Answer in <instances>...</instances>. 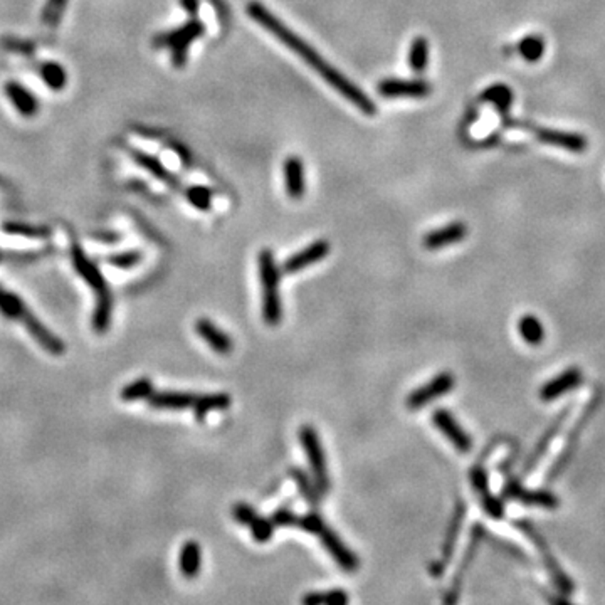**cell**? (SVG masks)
Segmentation results:
<instances>
[{"label":"cell","mask_w":605,"mask_h":605,"mask_svg":"<svg viewBox=\"0 0 605 605\" xmlns=\"http://www.w3.org/2000/svg\"><path fill=\"white\" fill-rule=\"evenodd\" d=\"M247 14L251 15V19H254L256 22H259L266 31L271 32L272 36H276L277 39L283 43L286 48H289L291 51L300 56L313 71H316L320 76L325 80L333 89H337L343 98L348 99L350 103L358 108L362 113L365 115H375L377 108L370 98L363 93L358 86H355L353 82L348 80L347 76H343L337 68H333L330 63H326L325 59L318 54L309 44H306L300 36H296L286 24L281 22L279 19L269 12L263 3L252 2L247 6Z\"/></svg>","instance_id":"1"},{"label":"cell","mask_w":605,"mask_h":605,"mask_svg":"<svg viewBox=\"0 0 605 605\" xmlns=\"http://www.w3.org/2000/svg\"><path fill=\"white\" fill-rule=\"evenodd\" d=\"M0 312L6 314L7 318H15L24 323V326L31 331L32 337L36 338L37 343H41L51 355H63L64 353V343L61 342L56 335H52L37 318L29 312V308L24 305L17 294L6 291L0 288Z\"/></svg>","instance_id":"2"},{"label":"cell","mask_w":605,"mask_h":605,"mask_svg":"<svg viewBox=\"0 0 605 605\" xmlns=\"http://www.w3.org/2000/svg\"><path fill=\"white\" fill-rule=\"evenodd\" d=\"M259 277L263 289V318L269 326L279 325L283 318V302L279 296L281 269L277 268L272 251L259 252Z\"/></svg>","instance_id":"3"},{"label":"cell","mask_w":605,"mask_h":605,"mask_svg":"<svg viewBox=\"0 0 605 605\" xmlns=\"http://www.w3.org/2000/svg\"><path fill=\"white\" fill-rule=\"evenodd\" d=\"M205 26L201 20L192 19L187 24H184L180 29H173V31L159 34L153 41L155 48H170L172 49V61L177 68H182L187 61V49L189 45L201 37L205 32Z\"/></svg>","instance_id":"4"},{"label":"cell","mask_w":605,"mask_h":605,"mask_svg":"<svg viewBox=\"0 0 605 605\" xmlns=\"http://www.w3.org/2000/svg\"><path fill=\"white\" fill-rule=\"evenodd\" d=\"M300 442L309 467H312V474L318 490L321 491V495H326L330 490L328 466H326L325 449H323L320 437H318V432L313 425H302L300 429Z\"/></svg>","instance_id":"5"},{"label":"cell","mask_w":605,"mask_h":605,"mask_svg":"<svg viewBox=\"0 0 605 605\" xmlns=\"http://www.w3.org/2000/svg\"><path fill=\"white\" fill-rule=\"evenodd\" d=\"M516 528H520L521 532L526 533L530 537V540H532L534 545H537V548L540 550V555L543 558V563H545V569L550 574V577H552L555 587L558 588V590L562 592V594L570 595L571 592H574V582L569 578V575L563 571L560 567H558L557 560L553 558V555L548 552V546H546V543L541 540V537L534 532V528L532 525L528 523V521H515Z\"/></svg>","instance_id":"6"},{"label":"cell","mask_w":605,"mask_h":605,"mask_svg":"<svg viewBox=\"0 0 605 605\" xmlns=\"http://www.w3.org/2000/svg\"><path fill=\"white\" fill-rule=\"evenodd\" d=\"M454 384L455 380L453 374L441 372V374H437L432 380H429L428 384H424L422 387L410 392L405 404H407L410 410H421L428 407L430 402L441 399V397L447 395V393L453 391Z\"/></svg>","instance_id":"7"},{"label":"cell","mask_w":605,"mask_h":605,"mask_svg":"<svg viewBox=\"0 0 605 605\" xmlns=\"http://www.w3.org/2000/svg\"><path fill=\"white\" fill-rule=\"evenodd\" d=\"M432 422L439 432H441L442 436L453 444L454 449L459 451V453H469L472 449V437L462 429V425L455 421V417L449 412V410L447 409L434 410Z\"/></svg>","instance_id":"8"},{"label":"cell","mask_w":605,"mask_h":605,"mask_svg":"<svg viewBox=\"0 0 605 605\" xmlns=\"http://www.w3.org/2000/svg\"><path fill=\"white\" fill-rule=\"evenodd\" d=\"M464 516H466V506H464V503H458V506L454 509L453 520H451L449 526H447L446 538L441 548V557H439V560L434 562V565H430L429 569V571L434 575V577H441V575L446 571L447 565H449L451 560H453L455 543H458L459 533H461Z\"/></svg>","instance_id":"9"},{"label":"cell","mask_w":605,"mask_h":605,"mask_svg":"<svg viewBox=\"0 0 605 605\" xmlns=\"http://www.w3.org/2000/svg\"><path fill=\"white\" fill-rule=\"evenodd\" d=\"M320 537L321 545L325 546L326 552L330 553V557L338 563L340 569L345 571H356L360 567L358 557L351 552L350 548L342 541V538L338 537L328 525H325L321 528V532L318 533Z\"/></svg>","instance_id":"10"},{"label":"cell","mask_w":605,"mask_h":605,"mask_svg":"<svg viewBox=\"0 0 605 605\" xmlns=\"http://www.w3.org/2000/svg\"><path fill=\"white\" fill-rule=\"evenodd\" d=\"M471 484L474 491L478 493L481 504H483L486 515L493 520H503L504 518V503L500 498H496L490 490V479H488L486 469L481 466H474L469 472Z\"/></svg>","instance_id":"11"},{"label":"cell","mask_w":605,"mask_h":605,"mask_svg":"<svg viewBox=\"0 0 605 605\" xmlns=\"http://www.w3.org/2000/svg\"><path fill=\"white\" fill-rule=\"evenodd\" d=\"M71 256H73L74 269H76L78 275L85 277L86 283H88L91 288H93L94 291L98 293V300L99 298H111L105 277H103L101 272H99L96 264H93L88 259V256L85 254V251L81 249V246H78V244H73Z\"/></svg>","instance_id":"12"},{"label":"cell","mask_w":605,"mask_h":605,"mask_svg":"<svg viewBox=\"0 0 605 605\" xmlns=\"http://www.w3.org/2000/svg\"><path fill=\"white\" fill-rule=\"evenodd\" d=\"M503 496L509 500L521 501L525 504H533V506L541 508H557L560 504V500L557 495L545 490H525L518 481H508L503 488Z\"/></svg>","instance_id":"13"},{"label":"cell","mask_w":605,"mask_h":605,"mask_svg":"<svg viewBox=\"0 0 605 605\" xmlns=\"http://www.w3.org/2000/svg\"><path fill=\"white\" fill-rule=\"evenodd\" d=\"M432 86L424 80H382L379 93L384 98H425Z\"/></svg>","instance_id":"14"},{"label":"cell","mask_w":605,"mask_h":605,"mask_svg":"<svg viewBox=\"0 0 605 605\" xmlns=\"http://www.w3.org/2000/svg\"><path fill=\"white\" fill-rule=\"evenodd\" d=\"M330 252V242L325 239L314 240L313 244H309L308 247L301 249L296 254L289 256L283 264V272L286 275H296V272L302 271L308 266H313L318 261L325 259Z\"/></svg>","instance_id":"15"},{"label":"cell","mask_w":605,"mask_h":605,"mask_svg":"<svg viewBox=\"0 0 605 605\" xmlns=\"http://www.w3.org/2000/svg\"><path fill=\"white\" fill-rule=\"evenodd\" d=\"M583 382V374L580 368H567L565 372H562L560 375L555 377V379L548 380L540 391V399L543 402H552L558 397L565 395L574 388H577Z\"/></svg>","instance_id":"16"},{"label":"cell","mask_w":605,"mask_h":605,"mask_svg":"<svg viewBox=\"0 0 605 605\" xmlns=\"http://www.w3.org/2000/svg\"><path fill=\"white\" fill-rule=\"evenodd\" d=\"M534 136L540 140L541 143L553 145V147H560L563 150H569L574 153H583L587 150L588 142L583 135L571 133V131L562 130H550V128H537Z\"/></svg>","instance_id":"17"},{"label":"cell","mask_w":605,"mask_h":605,"mask_svg":"<svg viewBox=\"0 0 605 605\" xmlns=\"http://www.w3.org/2000/svg\"><path fill=\"white\" fill-rule=\"evenodd\" d=\"M466 235H467L466 224L451 222V224H447V226L441 227V229L429 232V234L424 238V240H422V244H424L425 249L436 251V249H442V247L453 246V244L461 242V240L466 238Z\"/></svg>","instance_id":"18"},{"label":"cell","mask_w":605,"mask_h":605,"mask_svg":"<svg viewBox=\"0 0 605 605\" xmlns=\"http://www.w3.org/2000/svg\"><path fill=\"white\" fill-rule=\"evenodd\" d=\"M196 331L204 342L209 345L215 353L219 355H229L234 348L232 338L226 331H222L219 326H215L212 321L207 320V318H198L196 321Z\"/></svg>","instance_id":"19"},{"label":"cell","mask_w":605,"mask_h":605,"mask_svg":"<svg viewBox=\"0 0 605 605\" xmlns=\"http://www.w3.org/2000/svg\"><path fill=\"white\" fill-rule=\"evenodd\" d=\"M6 91V96L10 101V105L14 106V110L19 115L26 116V118H32L39 111V101L34 94L29 91L26 86L20 85L17 81H9L3 86Z\"/></svg>","instance_id":"20"},{"label":"cell","mask_w":605,"mask_h":605,"mask_svg":"<svg viewBox=\"0 0 605 605\" xmlns=\"http://www.w3.org/2000/svg\"><path fill=\"white\" fill-rule=\"evenodd\" d=\"M197 395L189 392H153L148 397V405L160 410H184L194 407Z\"/></svg>","instance_id":"21"},{"label":"cell","mask_w":605,"mask_h":605,"mask_svg":"<svg viewBox=\"0 0 605 605\" xmlns=\"http://www.w3.org/2000/svg\"><path fill=\"white\" fill-rule=\"evenodd\" d=\"M286 192L291 198H301L305 194V170L300 156H289L284 161Z\"/></svg>","instance_id":"22"},{"label":"cell","mask_w":605,"mask_h":605,"mask_svg":"<svg viewBox=\"0 0 605 605\" xmlns=\"http://www.w3.org/2000/svg\"><path fill=\"white\" fill-rule=\"evenodd\" d=\"M178 565L180 571L185 578H196L201 571L202 565V550L197 541L184 543L180 550V557H178Z\"/></svg>","instance_id":"23"},{"label":"cell","mask_w":605,"mask_h":605,"mask_svg":"<svg viewBox=\"0 0 605 605\" xmlns=\"http://www.w3.org/2000/svg\"><path fill=\"white\" fill-rule=\"evenodd\" d=\"M231 395L229 393H207V395H197L196 404H194V414L198 422L204 421L207 414L210 412H221L231 407Z\"/></svg>","instance_id":"24"},{"label":"cell","mask_w":605,"mask_h":605,"mask_svg":"<svg viewBox=\"0 0 605 605\" xmlns=\"http://www.w3.org/2000/svg\"><path fill=\"white\" fill-rule=\"evenodd\" d=\"M567 414H569V410H565V412H562L560 416H558L557 418H555V422L552 425H550L548 429H546V432L543 434V437L540 439V441H538V444H537V447H534L533 449V453L530 454V458H528V461H526V464H525V467L523 469L526 471V472H530L533 469L534 466H537V462L540 461L541 459V455L546 453V449H548V446L552 444V441L555 437H557V434H558V430H560V428L563 425V422H565V417H567Z\"/></svg>","instance_id":"25"},{"label":"cell","mask_w":605,"mask_h":605,"mask_svg":"<svg viewBox=\"0 0 605 605\" xmlns=\"http://www.w3.org/2000/svg\"><path fill=\"white\" fill-rule=\"evenodd\" d=\"M481 537H483V532H481L479 526H476V528L472 530L471 541H469V545H467L466 553H464V557H462L461 567H459V570L455 571V577H454L453 587H451L449 597H446V602H454V600L458 599V592H459V587H461L462 575H464V571L467 570V567H469V562L472 560V557H474L476 548H478V545H479V541H481Z\"/></svg>","instance_id":"26"},{"label":"cell","mask_w":605,"mask_h":605,"mask_svg":"<svg viewBox=\"0 0 605 605\" xmlns=\"http://www.w3.org/2000/svg\"><path fill=\"white\" fill-rule=\"evenodd\" d=\"M518 331L523 342L532 347H538L545 342V328L534 314H523L518 321Z\"/></svg>","instance_id":"27"},{"label":"cell","mask_w":605,"mask_h":605,"mask_svg":"<svg viewBox=\"0 0 605 605\" xmlns=\"http://www.w3.org/2000/svg\"><path fill=\"white\" fill-rule=\"evenodd\" d=\"M289 474H291L294 483L298 484V490H300L301 496L305 498L306 503L312 504V506H318V504H320L321 491L318 490L314 479L313 481L309 479V476L306 474L301 467H291V469H289Z\"/></svg>","instance_id":"28"},{"label":"cell","mask_w":605,"mask_h":605,"mask_svg":"<svg viewBox=\"0 0 605 605\" xmlns=\"http://www.w3.org/2000/svg\"><path fill=\"white\" fill-rule=\"evenodd\" d=\"M131 156H133L136 163L140 165V167H143L145 170H148V172L152 173L153 177L160 178V180L167 182L170 185H178L177 178L172 175V173L168 172L167 168L161 165V161H159L155 159V156L147 155V153L140 152V150H131Z\"/></svg>","instance_id":"29"},{"label":"cell","mask_w":605,"mask_h":605,"mask_svg":"<svg viewBox=\"0 0 605 605\" xmlns=\"http://www.w3.org/2000/svg\"><path fill=\"white\" fill-rule=\"evenodd\" d=\"M39 76L43 78L45 86L54 91L64 89V86L68 85V73L63 66L54 61H48L39 66Z\"/></svg>","instance_id":"30"},{"label":"cell","mask_w":605,"mask_h":605,"mask_svg":"<svg viewBox=\"0 0 605 605\" xmlns=\"http://www.w3.org/2000/svg\"><path fill=\"white\" fill-rule=\"evenodd\" d=\"M481 99L493 103L501 113H506L513 105V91L506 85H493L481 94Z\"/></svg>","instance_id":"31"},{"label":"cell","mask_w":605,"mask_h":605,"mask_svg":"<svg viewBox=\"0 0 605 605\" xmlns=\"http://www.w3.org/2000/svg\"><path fill=\"white\" fill-rule=\"evenodd\" d=\"M518 51H520L521 57H523L525 61L537 63V61L541 59L543 54H545V41H543L541 36L530 34L520 41Z\"/></svg>","instance_id":"32"},{"label":"cell","mask_w":605,"mask_h":605,"mask_svg":"<svg viewBox=\"0 0 605 605\" xmlns=\"http://www.w3.org/2000/svg\"><path fill=\"white\" fill-rule=\"evenodd\" d=\"M429 61V44L425 37H416L409 51V66L414 73H422Z\"/></svg>","instance_id":"33"},{"label":"cell","mask_w":605,"mask_h":605,"mask_svg":"<svg viewBox=\"0 0 605 605\" xmlns=\"http://www.w3.org/2000/svg\"><path fill=\"white\" fill-rule=\"evenodd\" d=\"M153 392H155V388H153V382L150 379H138L135 380V382L128 384L126 387L123 388L122 399L125 402L142 400L148 399Z\"/></svg>","instance_id":"34"},{"label":"cell","mask_w":605,"mask_h":605,"mask_svg":"<svg viewBox=\"0 0 605 605\" xmlns=\"http://www.w3.org/2000/svg\"><path fill=\"white\" fill-rule=\"evenodd\" d=\"M111 308H113V302L111 298H99L96 302V309L93 314V328L103 333L110 328L111 321Z\"/></svg>","instance_id":"35"},{"label":"cell","mask_w":605,"mask_h":605,"mask_svg":"<svg viewBox=\"0 0 605 605\" xmlns=\"http://www.w3.org/2000/svg\"><path fill=\"white\" fill-rule=\"evenodd\" d=\"M3 232L14 235H24V238H48L51 231L48 227H34L22 222H6L2 226Z\"/></svg>","instance_id":"36"},{"label":"cell","mask_w":605,"mask_h":605,"mask_svg":"<svg viewBox=\"0 0 605 605\" xmlns=\"http://www.w3.org/2000/svg\"><path fill=\"white\" fill-rule=\"evenodd\" d=\"M66 3H68V0H48L43 12H41L43 24H45L48 27H56L57 24H59L61 17H63Z\"/></svg>","instance_id":"37"},{"label":"cell","mask_w":605,"mask_h":605,"mask_svg":"<svg viewBox=\"0 0 605 605\" xmlns=\"http://www.w3.org/2000/svg\"><path fill=\"white\" fill-rule=\"evenodd\" d=\"M251 528V534H252V540L258 541V543H266L271 540L272 533H275V523L271 521V518H263L258 516L254 521L249 525Z\"/></svg>","instance_id":"38"},{"label":"cell","mask_w":605,"mask_h":605,"mask_svg":"<svg viewBox=\"0 0 605 605\" xmlns=\"http://www.w3.org/2000/svg\"><path fill=\"white\" fill-rule=\"evenodd\" d=\"M187 198L190 204L198 210H209L210 204H212V194H210V190L207 187H201V185L190 187L187 190Z\"/></svg>","instance_id":"39"},{"label":"cell","mask_w":605,"mask_h":605,"mask_svg":"<svg viewBox=\"0 0 605 605\" xmlns=\"http://www.w3.org/2000/svg\"><path fill=\"white\" fill-rule=\"evenodd\" d=\"M142 259H143V254L140 251H125V252H119V254L110 256V258H108V263L118 269H130L136 266Z\"/></svg>","instance_id":"40"},{"label":"cell","mask_w":605,"mask_h":605,"mask_svg":"<svg viewBox=\"0 0 605 605\" xmlns=\"http://www.w3.org/2000/svg\"><path fill=\"white\" fill-rule=\"evenodd\" d=\"M325 525H326L325 520H323V518L318 515L316 511L306 513V515L298 516V521H296V528H300L306 533H313V534L320 533L321 528Z\"/></svg>","instance_id":"41"},{"label":"cell","mask_w":605,"mask_h":605,"mask_svg":"<svg viewBox=\"0 0 605 605\" xmlns=\"http://www.w3.org/2000/svg\"><path fill=\"white\" fill-rule=\"evenodd\" d=\"M232 516H234V520L238 521L239 525L249 526L259 515L256 513L254 508L249 506V504L238 503V504H234V508H232Z\"/></svg>","instance_id":"42"},{"label":"cell","mask_w":605,"mask_h":605,"mask_svg":"<svg viewBox=\"0 0 605 605\" xmlns=\"http://www.w3.org/2000/svg\"><path fill=\"white\" fill-rule=\"evenodd\" d=\"M271 521L275 526H283V528H296L298 515H294L291 509L288 508H279L272 513Z\"/></svg>","instance_id":"43"},{"label":"cell","mask_w":605,"mask_h":605,"mask_svg":"<svg viewBox=\"0 0 605 605\" xmlns=\"http://www.w3.org/2000/svg\"><path fill=\"white\" fill-rule=\"evenodd\" d=\"M348 600H350V597L342 588H333V590L323 594V604L326 605H345L348 604Z\"/></svg>","instance_id":"44"},{"label":"cell","mask_w":605,"mask_h":605,"mask_svg":"<svg viewBox=\"0 0 605 605\" xmlns=\"http://www.w3.org/2000/svg\"><path fill=\"white\" fill-rule=\"evenodd\" d=\"M301 602L305 605H321L323 604V592H309L308 595L302 597Z\"/></svg>","instance_id":"45"},{"label":"cell","mask_w":605,"mask_h":605,"mask_svg":"<svg viewBox=\"0 0 605 605\" xmlns=\"http://www.w3.org/2000/svg\"><path fill=\"white\" fill-rule=\"evenodd\" d=\"M94 238L101 240L103 244H115L119 235L115 234V232H98V234H94Z\"/></svg>","instance_id":"46"},{"label":"cell","mask_w":605,"mask_h":605,"mask_svg":"<svg viewBox=\"0 0 605 605\" xmlns=\"http://www.w3.org/2000/svg\"><path fill=\"white\" fill-rule=\"evenodd\" d=\"M180 3L192 17H196L198 12V0H180Z\"/></svg>","instance_id":"47"}]
</instances>
